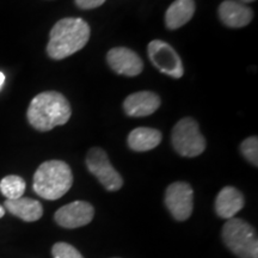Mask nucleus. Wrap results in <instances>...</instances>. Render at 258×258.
Here are the masks:
<instances>
[{
  "mask_svg": "<svg viewBox=\"0 0 258 258\" xmlns=\"http://www.w3.org/2000/svg\"><path fill=\"white\" fill-rule=\"evenodd\" d=\"M195 2L194 0H176L166 10L165 24L170 30H176L185 25L195 14Z\"/></svg>",
  "mask_w": 258,
  "mask_h": 258,
  "instance_id": "nucleus-15",
  "label": "nucleus"
},
{
  "mask_svg": "<svg viewBox=\"0 0 258 258\" xmlns=\"http://www.w3.org/2000/svg\"><path fill=\"white\" fill-rule=\"evenodd\" d=\"M222 240L232 253L239 258H258L256 232L243 219L232 218L222 227Z\"/></svg>",
  "mask_w": 258,
  "mask_h": 258,
  "instance_id": "nucleus-4",
  "label": "nucleus"
},
{
  "mask_svg": "<svg viewBox=\"0 0 258 258\" xmlns=\"http://www.w3.org/2000/svg\"><path fill=\"white\" fill-rule=\"evenodd\" d=\"M86 166L108 191L120 190L123 185V179L121 175L114 169L108 154L102 148L95 147L89 151L86 156Z\"/></svg>",
  "mask_w": 258,
  "mask_h": 258,
  "instance_id": "nucleus-6",
  "label": "nucleus"
},
{
  "mask_svg": "<svg viewBox=\"0 0 258 258\" xmlns=\"http://www.w3.org/2000/svg\"><path fill=\"white\" fill-rule=\"evenodd\" d=\"M110 69L125 77H137L143 72L144 62L135 51L125 47L112 48L106 54Z\"/></svg>",
  "mask_w": 258,
  "mask_h": 258,
  "instance_id": "nucleus-10",
  "label": "nucleus"
},
{
  "mask_svg": "<svg viewBox=\"0 0 258 258\" xmlns=\"http://www.w3.org/2000/svg\"><path fill=\"white\" fill-rule=\"evenodd\" d=\"M165 205L177 221L188 220L194 209V190L185 182H176L167 186Z\"/></svg>",
  "mask_w": 258,
  "mask_h": 258,
  "instance_id": "nucleus-8",
  "label": "nucleus"
},
{
  "mask_svg": "<svg viewBox=\"0 0 258 258\" xmlns=\"http://www.w3.org/2000/svg\"><path fill=\"white\" fill-rule=\"evenodd\" d=\"M245 200L243 194L233 186H225L215 200V212L222 219H232L243 209Z\"/></svg>",
  "mask_w": 258,
  "mask_h": 258,
  "instance_id": "nucleus-13",
  "label": "nucleus"
},
{
  "mask_svg": "<svg viewBox=\"0 0 258 258\" xmlns=\"http://www.w3.org/2000/svg\"><path fill=\"white\" fill-rule=\"evenodd\" d=\"M4 83H5V74L3 72H0V89L3 88Z\"/></svg>",
  "mask_w": 258,
  "mask_h": 258,
  "instance_id": "nucleus-21",
  "label": "nucleus"
},
{
  "mask_svg": "<svg viewBox=\"0 0 258 258\" xmlns=\"http://www.w3.org/2000/svg\"><path fill=\"white\" fill-rule=\"evenodd\" d=\"M173 148L182 157L194 158L206 150V139L199 128V123L191 117H185L177 122L171 135Z\"/></svg>",
  "mask_w": 258,
  "mask_h": 258,
  "instance_id": "nucleus-5",
  "label": "nucleus"
},
{
  "mask_svg": "<svg viewBox=\"0 0 258 258\" xmlns=\"http://www.w3.org/2000/svg\"><path fill=\"white\" fill-rule=\"evenodd\" d=\"M53 258H84L76 247L67 243H56L51 247Z\"/></svg>",
  "mask_w": 258,
  "mask_h": 258,
  "instance_id": "nucleus-19",
  "label": "nucleus"
},
{
  "mask_svg": "<svg viewBox=\"0 0 258 258\" xmlns=\"http://www.w3.org/2000/svg\"><path fill=\"white\" fill-rule=\"evenodd\" d=\"M241 3H243V4H245V3H253L254 0H240Z\"/></svg>",
  "mask_w": 258,
  "mask_h": 258,
  "instance_id": "nucleus-23",
  "label": "nucleus"
},
{
  "mask_svg": "<svg viewBox=\"0 0 258 258\" xmlns=\"http://www.w3.org/2000/svg\"><path fill=\"white\" fill-rule=\"evenodd\" d=\"M71 115L70 102L56 91L38 93L32 98L27 111L29 123L40 132H48L57 125L66 124Z\"/></svg>",
  "mask_w": 258,
  "mask_h": 258,
  "instance_id": "nucleus-1",
  "label": "nucleus"
},
{
  "mask_svg": "<svg viewBox=\"0 0 258 258\" xmlns=\"http://www.w3.org/2000/svg\"><path fill=\"white\" fill-rule=\"evenodd\" d=\"M4 208L12 215L23 221L34 222L40 220L43 215V207L37 200L29 198H19L17 200H6Z\"/></svg>",
  "mask_w": 258,
  "mask_h": 258,
  "instance_id": "nucleus-14",
  "label": "nucleus"
},
{
  "mask_svg": "<svg viewBox=\"0 0 258 258\" xmlns=\"http://www.w3.org/2000/svg\"><path fill=\"white\" fill-rule=\"evenodd\" d=\"M161 133L153 128L139 127L128 135V146L135 152H147L161 143Z\"/></svg>",
  "mask_w": 258,
  "mask_h": 258,
  "instance_id": "nucleus-16",
  "label": "nucleus"
},
{
  "mask_svg": "<svg viewBox=\"0 0 258 258\" xmlns=\"http://www.w3.org/2000/svg\"><path fill=\"white\" fill-rule=\"evenodd\" d=\"M72 170L62 160H48L38 166L34 175L32 189L44 200H59L72 188Z\"/></svg>",
  "mask_w": 258,
  "mask_h": 258,
  "instance_id": "nucleus-3",
  "label": "nucleus"
},
{
  "mask_svg": "<svg viewBox=\"0 0 258 258\" xmlns=\"http://www.w3.org/2000/svg\"><path fill=\"white\" fill-rule=\"evenodd\" d=\"M5 215V208L3 207V206H0V219Z\"/></svg>",
  "mask_w": 258,
  "mask_h": 258,
  "instance_id": "nucleus-22",
  "label": "nucleus"
},
{
  "mask_svg": "<svg viewBox=\"0 0 258 258\" xmlns=\"http://www.w3.org/2000/svg\"><path fill=\"white\" fill-rule=\"evenodd\" d=\"M25 188V180L16 175L6 176L0 180V191L8 200H17L23 198Z\"/></svg>",
  "mask_w": 258,
  "mask_h": 258,
  "instance_id": "nucleus-17",
  "label": "nucleus"
},
{
  "mask_svg": "<svg viewBox=\"0 0 258 258\" xmlns=\"http://www.w3.org/2000/svg\"><path fill=\"white\" fill-rule=\"evenodd\" d=\"M90 27L82 18H62L51 28L47 53L54 60L66 59L86 46Z\"/></svg>",
  "mask_w": 258,
  "mask_h": 258,
  "instance_id": "nucleus-2",
  "label": "nucleus"
},
{
  "mask_svg": "<svg viewBox=\"0 0 258 258\" xmlns=\"http://www.w3.org/2000/svg\"><path fill=\"white\" fill-rule=\"evenodd\" d=\"M95 209L89 202L74 201L57 209L54 219L63 228H78L92 221Z\"/></svg>",
  "mask_w": 258,
  "mask_h": 258,
  "instance_id": "nucleus-9",
  "label": "nucleus"
},
{
  "mask_svg": "<svg viewBox=\"0 0 258 258\" xmlns=\"http://www.w3.org/2000/svg\"><path fill=\"white\" fill-rule=\"evenodd\" d=\"M219 17L226 27L244 28L252 21L253 12L243 3L225 0L219 6Z\"/></svg>",
  "mask_w": 258,
  "mask_h": 258,
  "instance_id": "nucleus-12",
  "label": "nucleus"
},
{
  "mask_svg": "<svg viewBox=\"0 0 258 258\" xmlns=\"http://www.w3.org/2000/svg\"><path fill=\"white\" fill-rule=\"evenodd\" d=\"M160 106L159 96L151 91H139L129 95L123 102L125 114L132 117L152 115Z\"/></svg>",
  "mask_w": 258,
  "mask_h": 258,
  "instance_id": "nucleus-11",
  "label": "nucleus"
},
{
  "mask_svg": "<svg viewBox=\"0 0 258 258\" xmlns=\"http://www.w3.org/2000/svg\"><path fill=\"white\" fill-rule=\"evenodd\" d=\"M148 56L153 66L171 78L179 79L184 74L183 62L177 51L166 42L154 40L148 43Z\"/></svg>",
  "mask_w": 258,
  "mask_h": 258,
  "instance_id": "nucleus-7",
  "label": "nucleus"
},
{
  "mask_svg": "<svg viewBox=\"0 0 258 258\" xmlns=\"http://www.w3.org/2000/svg\"><path fill=\"white\" fill-rule=\"evenodd\" d=\"M258 139L257 137L247 138L240 145V152L249 163L252 165H258Z\"/></svg>",
  "mask_w": 258,
  "mask_h": 258,
  "instance_id": "nucleus-18",
  "label": "nucleus"
},
{
  "mask_svg": "<svg viewBox=\"0 0 258 258\" xmlns=\"http://www.w3.org/2000/svg\"><path fill=\"white\" fill-rule=\"evenodd\" d=\"M106 0H74L76 5L82 10H91L99 8L104 4Z\"/></svg>",
  "mask_w": 258,
  "mask_h": 258,
  "instance_id": "nucleus-20",
  "label": "nucleus"
}]
</instances>
